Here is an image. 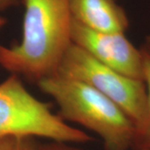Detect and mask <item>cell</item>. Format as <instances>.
Segmentation results:
<instances>
[{"label": "cell", "instance_id": "cell-10", "mask_svg": "<svg viewBox=\"0 0 150 150\" xmlns=\"http://www.w3.org/2000/svg\"><path fill=\"white\" fill-rule=\"evenodd\" d=\"M17 4H18V0H0V12L16 5Z\"/></svg>", "mask_w": 150, "mask_h": 150}, {"label": "cell", "instance_id": "cell-4", "mask_svg": "<svg viewBox=\"0 0 150 150\" xmlns=\"http://www.w3.org/2000/svg\"><path fill=\"white\" fill-rule=\"evenodd\" d=\"M57 73L81 81L107 97L129 116L137 131L144 123L147 108L144 81L131 79L102 64L74 43L65 53Z\"/></svg>", "mask_w": 150, "mask_h": 150}, {"label": "cell", "instance_id": "cell-12", "mask_svg": "<svg viewBox=\"0 0 150 150\" xmlns=\"http://www.w3.org/2000/svg\"><path fill=\"white\" fill-rule=\"evenodd\" d=\"M6 22H7V20H6L5 18H4V17L0 15V30L5 26Z\"/></svg>", "mask_w": 150, "mask_h": 150}, {"label": "cell", "instance_id": "cell-11", "mask_svg": "<svg viewBox=\"0 0 150 150\" xmlns=\"http://www.w3.org/2000/svg\"><path fill=\"white\" fill-rule=\"evenodd\" d=\"M144 48H145L146 50H148L149 52H150V34H149L146 39H145V43L144 45Z\"/></svg>", "mask_w": 150, "mask_h": 150}, {"label": "cell", "instance_id": "cell-3", "mask_svg": "<svg viewBox=\"0 0 150 150\" xmlns=\"http://www.w3.org/2000/svg\"><path fill=\"white\" fill-rule=\"evenodd\" d=\"M0 137L41 138L74 144L94 139L36 98L16 74H10L0 83Z\"/></svg>", "mask_w": 150, "mask_h": 150}, {"label": "cell", "instance_id": "cell-5", "mask_svg": "<svg viewBox=\"0 0 150 150\" xmlns=\"http://www.w3.org/2000/svg\"><path fill=\"white\" fill-rule=\"evenodd\" d=\"M72 42L102 64L144 81L143 51L129 41L125 33L97 32L73 19Z\"/></svg>", "mask_w": 150, "mask_h": 150}, {"label": "cell", "instance_id": "cell-9", "mask_svg": "<svg viewBox=\"0 0 150 150\" xmlns=\"http://www.w3.org/2000/svg\"><path fill=\"white\" fill-rule=\"evenodd\" d=\"M42 150H85L80 147H78L77 144L64 143V142H55L49 141L48 143L42 144Z\"/></svg>", "mask_w": 150, "mask_h": 150}, {"label": "cell", "instance_id": "cell-7", "mask_svg": "<svg viewBox=\"0 0 150 150\" xmlns=\"http://www.w3.org/2000/svg\"><path fill=\"white\" fill-rule=\"evenodd\" d=\"M144 56V82L147 90V108L144 123L138 129L134 149L146 148L150 149V52L142 48Z\"/></svg>", "mask_w": 150, "mask_h": 150}, {"label": "cell", "instance_id": "cell-2", "mask_svg": "<svg viewBox=\"0 0 150 150\" xmlns=\"http://www.w3.org/2000/svg\"><path fill=\"white\" fill-rule=\"evenodd\" d=\"M37 84L58 104L61 118L96 134L105 150L134 149L135 124L107 97L81 81L58 73Z\"/></svg>", "mask_w": 150, "mask_h": 150}, {"label": "cell", "instance_id": "cell-6", "mask_svg": "<svg viewBox=\"0 0 150 150\" xmlns=\"http://www.w3.org/2000/svg\"><path fill=\"white\" fill-rule=\"evenodd\" d=\"M72 18L91 30L125 33L129 25L126 12L115 0H69Z\"/></svg>", "mask_w": 150, "mask_h": 150}, {"label": "cell", "instance_id": "cell-1", "mask_svg": "<svg viewBox=\"0 0 150 150\" xmlns=\"http://www.w3.org/2000/svg\"><path fill=\"white\" fill-rule=\"evenodd\" d=\"M21 42L0 45V67L36 83L58 72L72 42L73 18L69 0H22Z\"/></svg>", "mask_w": 150, "mask_h": 150}, {"label": "cell", "instance_id": "cell-13", "mask_svg": "<svg viewBox=\"0 0 150 150\" xmlns=\"http://www.w3.org/2000/svg\"><path fill=\"white\" fill-rule=\"evenodd\" d=\"M134 150H150L149 149H146V148H136Z\"/></svg>", "mask_w": 150, "mask_h": 150}, {"label": "cell", "instance_id": "cell-8", "mask_svg": "<svg viewBox=\"0 0 150 150\" xmlns=\"http://www.w3.org/2000/svg\"><path fill=\"white\" fill-rule=\"evenodd\" d=\"M41 145L31 137H0V150H42Z\"/></svg>", "mask_w": 150, "mask_h": 150}]
</instances>
